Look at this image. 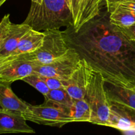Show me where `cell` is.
<instances>
[{
  "label": "cell",
  "instance_id": "277c9868",
  "mask_svg": "<svg viewBox=\"0 0 135 135\" xmlns=\"http://www.w3.org/2000/svg\"><path fill=\"white\" fill-rule=\"evenodd\" d=\"M23 117L26 121L38 125L57 127H62L69 123L73 122L70 107L46 99L42 105L28 104Z\"/></svg>",
  "mask_w": 135,
  "mask_h": 135
},
{
  "label": "cell",
  "instance_id": "6da1fadb",
  "mask_svg": "<svg viewBox=\"0 0 135 135\" xmlns=\"http://www.w3.org/2000/svg\"><path fill=\"white\" fill-rule=\"evenodd\" d=\"M63 34L68 46L106 83L135 86V42L109 21V15H100L77 31L69 26Z\"/></svg>",
  "mask_w": 135,
  "mask_h": 135
},
{
  "label": "cell",
  "instance_id": "3957f363",
  "mask_svg": "<svg viewBox=\"0 0 135 135\" xmlns=\"http://www.w3.org/2000/svg\"><path fill=\"white\" fill-rule=\"evenodd\" d=\"M105 79L100 72L93 70L85 98L91 109L90 123L109 126L111 104L105 87Z\"/></svg>",
  "mask_w": 135,
  "mask_h": 135
},
{
  "label": "cell",
  "instance_id": "5b68a950",
  "mask_svg": "<svg viewBox=\"0 0 135 135\" xmlns=\"http://www.w3.org/2000/svg\"><path fill=\"white\" fill-rule=\"evenodd\" d=\"M44 32L45 37L42 46L34 52L22 54L24 59L38 65L52 63L64 55L70 49L63 31L60 29L45 30Z\"/></svg>",
  "mask_w": 135,
  "mask_h": 135
},
{
  "label": "cell",
  "instance_id": "4fadbf2b",
  "mask_svg": "<svg viewBox=\"0 0 135 135\" xmlns=\"http://www.w3.org/2000/svg\"><path fill=\"white\" fill-rule=\"evenodd\" d=\"M105 87L110 104L135 111V86H121L105 82Z\"/></svg>",
  "mask_w": 135,
  "mask_h": 135
},
{
  "label": "cell",
  "instance_id": "9c48e42d",
  "mask_svg": "<svg viewBox=\"0 0 135 135\" xmlns=\"http://www.w3.org/2000/svg\"><path fill=\"white\" fill-rule=\"evenodd\" d=\"M36 63L24 59L22 54L0 73V82L13 83L36 73Z\"/></svg>",
  "mask_w": 135,
  "mask_h": 135
},
{
  "label": "cell",
  "instance_id": "7402d4cb",
  "mask_svg": "<svg viewBox=\"0 0 135 135\" xmlns=\"http://www.w3.org/2000/svg\"><path fill=\"white\" fill-rule=\"evenodd\" d=\"M42 76L50 90H56L64 88L62 80L60 79L55 77H50V76Z\"/></svg>",
  "mask_w": 135,
  "mask_h": 135
},
{
  "label": "cell",
  "instance_id": "e0dca14e",
  "mask_svg": "<svg viewBox=\"0 0 135 135\" xmlns=\"http://www.w3.org/2000/svg\"><path fill=\"white\" fill-rule=\"evenodd\" d=\"M109 21L118 27H125L135 23V13L121 8L108 11Z\"/></svg>",
  "mask_w": 135,
  "mask_h": 135
},
{
  "label": "cell",
  "instance_id": "484cf974",
  "mask_svg": "<svg viewBox=\"0 0 135 135\" xmlns=\"http://www.w3.org/2000/svg\"><path fill=\"white\" fill-rule=\"evenodd\" d=\"M31 1L33 3H38L39 5H40L42 2V0H31Z\"/></svg>",
  "mask_w": 135,
  "mask_h": 135
},
{
  "label": "cell",
  "instance_id": "ffe728a7",
  "mask_svg": "<svg viewBox=\"0 0 135 135\" xmlns=\"http://www.w3.org/2000/svg\"><path fill=\"white\" fill-rule=\"evenodd\" d=\"M12 24L9 14L5 15L0 21V48L10 32Z\"/></svg>",
  "mask_w": 135,
  "mask_h": 135
},
{
  "label": "cell",
  "instance_id": "8992f818",
  "mask_svg": "<svg viewBox=\"0 0 135 135\" xmlns=\"http://www.w3.org/2000/svg\"><path fill=\"white\" fill-rule=\"evenodd\" d=\"M82 58L73 48L52 63L44 65H38L35 73L44 76L55 77L61 80H67L79 68Z\"/></svg>",
  "mask_w": 135,
  "mask_h": 135
},
{
  "label": "cell",
  "instance_id": "2e32d148",
  "mask_svg": "<svg viewBox=\"0 0 135 135\" xmlns=\"http://www.w3.org/2000/svg\"><path fill=\"white\" fill-rule=\"evenodd\" d=\"M71 115L73 122H90L91 120V109L85 98L73 100L71 107Z\"/></svg>",
  "mask_w": 135,
  "mask_h": 135
},
{
  "label": "cell",
  "instance_id": "8fae6325",
  "mask_svg": "<svg viewBox=\"0 0 135 135\" xmlns=\"http://www.w3.org/2000/svg\"><path fill=\"white\" fill-rule=\"evenodd\" d=\"M26 121L22 115L0 109V134L35 133Z\"/></svg>",
  "mask_w": 135,
  "mask_h": 135
},
{
  "label": "cell",
  "instance_id": "d6986e66",
  "mask_svg": "<svg viewBox=\"0 0 135 135\" xmlns=\"http://www.w3.org/2000/svg\"><path fill=\"white\" fill-rule=\"evenodd\" d=\"M22 80L36 89L38 92L42 93L44 96H46L50 90V88L45 83L43 76L39 74L34 73L33 75H29L24 78Z\"/></svg>",
  "mask_w": 135,
  "mask_h": 135
},
{
  "label": "cell",
  "instance_id": "4316f807",
  "mask_svg": "<svg viewBox=\"0 0 135 135\" xmlns=\"http://www.w3.org/2000/svg\"><path fill=\"white\" fill-rule=\"evenodd\" d=\"M7 1V0H0V7H1Z\"/></svg>",
  "mask_w": 135,
  "mask_h": 135
},
{
  "label": "cell",
  "instance_id": "7a4b0ae2",
  "mask_svg": "<svg viewBox=\"0 0 135 135\" xmlns=\"http://www.w3.org/2000/svg\"><path fill=\"white\" fill-rule=\"evenodd\" d=\"M23 22L40 31L73 26L67 0H42L40 5L32 2Z\"/></svg>",
  "mask_w": 135,
  "mask_h": 135
},
{
  "label": "cell",
  "instance_id": "603a6c76",
  "mask_svg": "<svg viewBox=\"0 0 135 135\" xmlns=\"http://www.w3.org/2000/svg\"><path fill=\"white\" fill-rule=\"evenodd\" d=\"M21 55V54H20ZM20 55H0V73L7 68L15 59L19 57Z\"/></svg>",
  "mask_w": 135,
  "mask_h": 135
},
{
  "label": "cell",
  "instance_id": "d4e9b609",
  "mask_svg": "<svg viewBox=\"0 0 135 135\" xmlns=\"http://www.w3.org/2000/svg\"><path fill=\"white\" fill-rule=\"evenodd\" d=\"M128 1V0H102V3H104L105 5V6H107V5H110V4L115 3L121 2V1Z\"/></svg>",
  "mask_w": 135,
  "mask_h": 135
},
{
  "label": "cell",
  "instance_id": "7c38bea8",
  "mask_svg": "<svg viewBox=\"0 0 135 135\" xmlns=\"http://www.w3.org/2000/svg\"><path fill=\"white\" fill-rule=\"evenodd\" d=\"M11 85V83L0 82V109L23 115L28 104L14 93Z\"/></svg>",
  "mask_w": 135,
  "mask_h": 135
},
{
  "label": "cell",
  "instance_id": "ba28073f",
  "mask_svg": "<svg viewBox=\"0 0 135 135\" xmlns=\"http://www.w3.org/2000/svg\"><path fill=\"white\" fill-rule=\"evenodd\" d=\"M93 69L84 59L79 68L67 80H62L64 88L73 100L85 98Z\"/></svg>",
  "mask_w": 135,
  "mask_h": 135
},
{
  "label": "cell",
  "instance_id": "44dd1931",
  "mask_svg": "<svg viewBox=\"0 0 135 135\" xmlns=\"http://www.w3.org/2000/svg\"><path fill=\"white\" fill-rule=\"evenodd\" d=\"M105 7H106L107 11L114 8H121V9H126L135 13V0L121 1V2H117L115 3L110 4Z\"/></svg>",
  "mask_w": 135,
  "mask_h": 135
},
{
  "label": "cell",
  "instance_id": "30bf717a",
  "mask_svg": "<svg viewBox=\"0 0 135 135\" xmlns=\"http://www.w3.org/2000/svg\"><path fill=\"white\" fill-rule=\"evenodd\" d=\"M124 132H135V111L111 104L109 126Z\"/></svg>",
  "mask_w": 135,
  "mask_h": 135
},
{
  "label": "cell",
  "instance_id": "cb8c5ba5",
  "mask_svg": "<svg viewBox=\"0 0 135 135\" xmlns=\"http://www.w3.org/2000/svg\"><path fill=\"white\" fill-rule=\"evenodd\" d=\"M119 28L129 39L135 42V23L125 27H119Z\"/></svg>",
  "mask_w": 135,
  "mask_h": 135
},
{
  "label": "cell",
  "instance_id": "52a82bcc",
  "mask_svg": "<svg viewBox=\"0 0 135 135\" xmlns=\"http://www.w3.org/2000/svg\"><path fill=\"white\" fill-rule=\"evenodd\" d=\"M67 2L75 31L100 15L102 0H67Z\"/></svg>",
  "mask_w": 135,
  "mask_h": 135
},
{
  "label": "cell",
  "instance_id": "5bb4252c",
  "mask_svg": "<svg viewBox=\"0 0 135 135\" xmlns=\"http://www.w3.org/2000/svg\"><path fill=\"white\" fill-rule=\"evenodd\" d=\"M45 34L44 31H40L33 29H30L22 36L12 55L29 54L38 50L42 46L44 40Z\"/></svg>",
  "mask_w": 135,
  "mask_h": 135
},
{
  "label": "cell",
  "instance_id": "9a60e30c",
  "mask_svg": "<svg viewBox=\"0 0 135 135\" xmlns=\"http://www.w3.org/2000/svg\"><path fill=\"white\" fill-rule=\"evenodd\" d=\"M31 28L27 24H12L10 32L0 48V55H12L17 49L21 38Z\"/></svg>",
  "mask_w": 135,
  "mask_h": 135
},
{
  "label": "cell",
  "instance_id": "ac0fdd59",
  "mask_svg": "<svg viewBox=\"0 0 135 135\" xmlns=\"http://www.w3.org/2000/svg\"><path fill=\"white\" fill-rule=\"evenodd\" d=\"M46 100H51L58 104H63L71 108L73 103V99L65 88L56 90H50L46 96H44Z\"/></svg>",
  "mask_w": 135,
  "mask_h": 135
}]
</instances>
